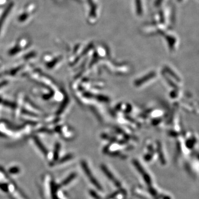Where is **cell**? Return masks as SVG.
<instances>
[{"label":"cell","instance_id":"cell-10","mask_svg":"<svg viewBox=\"0 0 199 199\" xmlns=\"http://www.w3.org/2000/svg\"><path fill=\"white\" fill-rule=\"evenodd\" d=\"M77 2H80V3H85L86 2V0H75Z\"/></svg>","mask_w":199,"mask_h":199},{"label":"cell","instance_id":"cell-3","mask_svg":"<svg viewBox=\"0 0 199 199\" xmlns=\"http://www.w3.org/2000/svg\"><path fill=\"white\" fill-rule=\"evenodd\" d=\"M15 8V2L11 0L6 6L4 8L2 12L0 15V36L3 33L9 21V19L12 14L13 11Z\"/></svg>","mask_w":199,"mask_h":199},{"label":"cell","instance_id":"cell-7","mask_svg":"<svg viewBox=\"0 0 199 199\" xmlns=\"http://www.w3.org/2000/svg\"><path fill=\"white\" fill-rule=\"evenodd\" d=\"M74 178H75V174H74L70 175L69 177H68L66 179H65L63 181V183H61V185L65 186V185H67L71 181L73 180Z\"/></svg>","mask_w":199,"mask_h":199},{"label":"cell","instance_id":"cell-4","mask_svg":"<svg viewBox=\"0 0 199 199\" xmlns=\"http://www.w3.org/2000/svg\"><path fill=\"white\" fill-rule=\"evenodd\" d=\"M135 14L138 17L144 16L147 12V0H133Z\"/></svg>","mask_w":199,"mask_h":199},{"label":"cell","instance_id":"cell-8","mask_svg":"<svg viewBox=\"0 0 199 199\" xmlns=\"http://www.w3.org/2000/svg\"><path fill=\"white\" fill-rule=\"evenodd\" d=\"M0 189L5 193L9 191L8 185L6 183H0Z\"/></svg>","mask_w":199,"mask_h":199},{"label":"cell","instance_id":"cell-5","mask_svg":"<svg viewBox=\"0 0 199 199\" xmlns=\"http://www.w3.org/2000/svg\"><path fill=\"white\" fill-rule=\"evenodd\" d=\"M31 43V38L27 35H23L16 40L15 43V46H13L12 49H14V50L15 51L19 50L25 48H27Z\"/></svg>","mask_w":199,"mask_h":199},{"label":"cell","instance_id":"cell-2","mask_svg":"<svg viewBox=\"0 0 199 199\" xmlns=\"http://www.w3.org/2000/svg\"><path fill=\"white\" fill-rule=\"evenodd\" d=\"M86 19L89 25H94L98 21L101 15V6L100 0H86Z\"/></svg>","mask_w":199,"mask_h":199},{"label":"cell","instance_id":"cell-11","mask_svg":"<svg viewBox=\"0 0 199 199\" xmlns=\"http://www.w3.org/2000/svg\"><path fill=\"white\" fill-rule=\"evenodd\" d=\"M54 1H57V2H59V1H61L62 0H54Z\"/></svg>","mask_w":199,"mask_h":199},{"label":"cell","instance_id":"cell-1","mask_svg":"<svg viewBox=\"0 0 199 199\" xmlns=\"http://www.w3.org/2000/svg\"><path fill=\"white\" fill-rule=\"evenodd\" d=\"M38 9V5L34 1H31L22 7L15 17V20L19 25H25L32 20Z\"/></svg>","mask_w":199,"mask_h":199},{"label":"cell","instance_id":"cell-9","mask_svg":"<svg viewBox=\"0 0 199 199\" xmlns=\"http://www.w3.org/2000/svg\"><path fill=\"white\" fill-rule=\"evenodd\" d=\"M9 173L12 174H18L19 172V168H12L9 170Z\"/></svg>","mask_w":199,"mask_h":199},{"label":"cell","instance_id":"cell-6","mask_svg":"<svg viewBox=\"0 0 199 199\" xmlns=\"http://www.w3.org/2000/svg\"><path fill=\"white\" fill-rule=\"evenodd\" d=\"M83 168H84V169L85 170V171L86 172V174L87 175L88 178H89V179H90V180L91 181V182H92V183L95 185V187H97L99 189H101L100 185L98 184V183L95 180V179L94 178V177H92V175L91 174V172H90L89 169L87 168L86 166H84V164L83 166Z\"/></svg>","mask_w":199,"mask_h":199}]
</instances>
